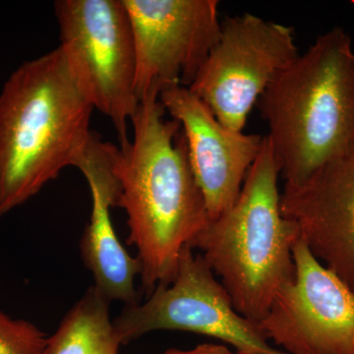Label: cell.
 Listing matches in <instances>:
<instances>
[{
  "instance_id": "cell-8",
  "label": "cell",
  "mask_w": 354,
  "mask_h": 354,
  "mask_svg": "<svg viewBox=\"0 0 354 354\" xmlns=\"http://www.w3.org/2000/svg\"><path fill=\"white\" fill-rule=\"evenodd\" d=\"M136 50L139 102L190 88L221 36L216 0H123Z\"/></svg>"
},
{
  "instance_id": "cell-1",
  "label": "cell",
  "mask_w": 354,
  "mask_h": 354,
  "mask_svg": "<svg viewBox=\"0 0 354 354\" xmlns=\"http://www.w3.org/2000/svg\"><path fill=\"white\" fill-rule=\"evenodd\" d=\"M165 113L160 97L140 102L131 120L133 139L116 153L118 207L127 213V243L136 248L149 295L171 283L183 249L211 221L183 129Z\"/></svg>"
},
{
  "instance_id": "cell-7",
  "label": "cell",
  "mask_w": 354,
  "mask_h": 354,
  "mask_svg": "<svg viewBox=\"0 0 354 354\" xmlns=\"http://www.w3.org/2000/svg\"><path fill=\"white\" fill-rule=\"evenodd\" d=\"M298 55L292 28L250 13L225 18L189 88L223 127L242 132L266 88Z\"/></svg>"
},
{
  "instance_id": "cell-10",
  "label": "cell",
  "mask_w": 354,
  "mask_h": 354,
  "mask_svg": "<svg viewBox=\"0 0 354 354\" xmlns=\"http://www.w3.org/2000/svg\"><path fill=\"white\" fill-rule=\"evenodd\" d=\"M160 102L180 124L191 169L214 220L236 201L264 137L223 127L189 88H169L160 94Z\"/></svg>"
},
{
  "instance_id": "cell-13",
  "label": "cell",
  "mask_w": 354,
  "mask_h": 354,
  "mask_svg": "<svg viewBox=\"0 0 354 354\" xmlns=\"http://www.w3.org/2000/svg\"><path fill=\"white\" fill-rule=\"evenodd\" d=\"M109 304L94 286L88 288L48 337L44 354H120L122 342Z\"/></svg>"
},
{
  "instance_id": "cell-12",
  "label": "cell",
  "mask_w": 354,
  "mask_h": 354,
  "mask_svg": "<svg viewBox=\"0 0 354 354\" xmlns=\"http://www.w3.org/2000/svg\"><path fill=\"white\" fill-rule=\"evenodd\" d=\"M118 146L102 141L97 135L90 139L77 160L90 187L92 211L80 241L86 268L92 272L95 288L109 302L138 304L135 281L141 274L138 258L123 247L111 221V209L118 207L120 183L116 174Z\"/></svg>"
},
{
  "instance_id": "cell-5",
  "label": "cell",
  "mask_w": 354,
  "mask_h": 354,
  "mask_svg": "<svg viewBox=\"0 0 354 354\" xmlns=\"http://www.w3.org/2000/svg\"><path fill=\"white\" fill-rule=\"evenodd\" d=\"M55 13L70 70L120 145L138 109L134 35L123 0H57Z\"/></svg>"
},
{
  "instance_id": "cell-11",
  "label": "cell",
  "mask_w": 354,
  "mask_h": 354,
  "mask_svg": "<svg viewBox=\"0 0 354 354\" xmlns=\"http://www.w3.org/2000/svg\"><path fill=\"white\" fill-rule=\"evenodd\" d=\"M281 209L317 259L354 291V148L286 184Z\"/></svg>"
},
{
  "instance_id": "cell-14",
  "label": "cell",
  "mask_w": 354,
  "mask_h": 354,
  "mask_svg": "<svg viewBox=\"0 0 354 354\" xmlns=\"http://www.w3.org/2000/svg\"><path fill=\"white\" fill-rule=\"evenodd\" d=\"M48 337L35 324L0 310V354H44Z\"/></svg>"
},
{
  "instance_id": "cell-6",
  "label": "cell",
  "mask_w": 354,
  "mask_h": 354,
  "mask_svg": "<svg viewBox=\"0 0 354 354\" xmlns=\"http://www.w3.org/2000/svg\"><path fill=\"white\" fill-rule=\"evenodd\" d=\"M122 344L155 330H183L214 337L242 354H288L274 348L260 328L235 309L227 291L202 257L186 246L176 277L144 304L127 306L113 320Z\"/></svg>"
},
{
  "instance_id": "cell-2",
  "label": "cell",
  "mask_w": 354,
  "mask_h": 354,
  "mask_svg": "<svg viewBox=\"0 0 354 354\" xmlns=\"http://www.w3.org/2000/svg\"><path fill=\"white\" fill-rule=\"evenodd\" d=\"M94 109L59 46L9 76L0 93V218L74 167Z\"/></svg>"
},
{
  "instance_id": "cell-15",
  "label": "cell",
  "mask_w": 354,
  "mask_h": 354,
  "mask_svg": "<svg viewBox=\"0 0 354 354\" xmlns=\"http://www.w3.org/2000/svg\"><path fill=\"white\" fill-rule=\"evenodd\" d=\"M160 354H242L239 351H232L225 344H204L189 351L169 349Z\"/></svg>"
},
{
  "instance_id": "cell-4",
  "label": "cell",
  "mask_w": 354,
  "mask_h": 354,
  "mask_svg": "<svg viewBox=\"0 0 354 354\" xmlns=\"http://www.w3.org/2000/svg\"><path fill=\"white\" fill-rule=\"evenodd\" d=\"M279 176L265 136L236 201L209 221L190 244L220 277L237 312L257 323L295 276L292 248L299 232L281 213Z\"/></svg>"
},
{
  "instance_id": "cell-3",
  "label": "cell",
  "mask_w": 354,
  "mask_h": 354,
  "mask_svg": "<svg viewBox=\"0 0 354 354\" xmlns=\"http://www.w3.org/2000/svg\"><path fill=\"white\" fill-rule=\"evenodd\" d=\"M286 184L301 183L354 148V51L335 27L317 38L258 100Z\"/></svg>"
},
{
  "instance_id": "cell-9",
  "label": "cell",
  "mask_w": 354,
  "mask_h": 354,
  "mask_svg": "<svg viewBox=\"0 0 354 354\" xmlns=\"http://www.w3.org/2000/svg\"><path fill=\"white\" fill-rule=\"evenodd\" d=\"M292 257L295 279L259 323L268 341L288 354H354V291L300 239Z\"/></svg>"
}]
</instances>
